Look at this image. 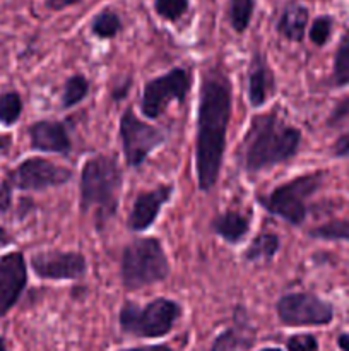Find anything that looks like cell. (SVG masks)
Instances as JSON below:
<instances>
[{
	"instance_id": "obj_16",
	"label": "cell",
	"mask_w": 349,
	"mask_h": 351,
	"mask_svg": "<svg viewBox=\"0 0 349 351\" xmlns=\"http://www.w3.org/2000/svg\"><path fill=\"white\" fill-rule=\"evenodd\" d=\"M308 24V9L300 3H291L283 10L277 23V31L291 41H300L303 38Z\"/></svg>"
},
{
	"instance_id": "obj_14",
	"label": "cell",
	"mask_w": 349,
	"mask_h": 351,
	"mask_svg": "<svg viewBox=\"0 0 349 351\" xmlns=\"http://www.w3.org/2000/svg\"><path fill=\"white\" fill-rule=\"evenodd\" d=\"M31 144L34 149L48 151V153H67L70 149L67 130L60 122L41 120L31 125Z\"/></svg>"
},
{
	"instance_id": "obj_11",
	"label": "cell",
	"mask_w": 349,
	"mask_h": 351,
	"mask_svg": "<svg viewBox=\"0 0 349 351\" xmlns=\"http://www.w3.org/2000/svg\"><path fill=\"white\" fill-rule=\"evenodd\" d=\"M34 273L44 280H77L86 273V259L77 252H41L31 259Z\"/></svg>"
},
{
	"instance_id": "obj_28",
	"label": "cell",
	"mask_w": 349,
	"mask_h": 351,
	"mask_svg": "<svg viewBox=\"0 0 349 351\" xmlns=\"http://www.w3.org/2000/svg\"><path fill=\"white\" fill-rule=\"evenodd\" d=\"M287 350L289 351H318V343L311 335L291 336V338L287 339Z\"/></svg>"
},
{
	"instance_id": "obj_21",
	"label": "cell",
	"mask_w": 349,
	"mask_h": 351,
	"mask_svg": "<svg viewBox=\"0 0 349 351\" xmlns=\"http://www.w3.org/2000/svg\"><path fill=\"white\" fill-rule=\"evenodd\" d=\"M122 27L120 17L112 10H103L92 19V33L99 38H112Z\"/></svg>"
},
{
	"instance_id": "obj_20",
	"label": "cell",
	"mask_w": 349,
	"mask_h": 351,
	"mask_svg": "<svg viewBox=\"0 0 349 351\" xmlns=\"http://www.w3.org/2000/svg\"><path fill=\"white\" fill-rule=\"evenodd\" d=\"M334 79L335 84L339 86L349 84V31L342 36L337 53H335Z\"/></svg>"
},
{
	"instance_id": "obj_19",
	"label": "cell",
	"mask_w": 349,
	"mask_h": 351,
	"mask_svg": "<svg viewBox=\"0 0 349 351\" xmlns=\"http://www.w3.org/2000/svg\"><path fill=\"white\" fill-rule=\"evenodd\" d=\"M253 14V0H229V19L238 33L248 27Z\"/></svg>"
},
{
	"instance_id": "obj_34",
	"label": "cell",
	"mask_w": 349,
	"mask_h": 351,
	"mask_svg": "<svg viewBox=\"0 0 349 351\" xmlns=\"http://www.w3.org/2000/svg\"><path fill=\"white\" fill-rule=\"evenodd\" d=\"M0 351H7V346H5V341H3V338H0Z\"/></svg>"
},
{
	"instance_id": "obj_18",
	"label": "cell",
	"mask_w": 349,
	"mask_h": 351,
	"mask_svg": "<svg viewBox=\"0 0 349 351\" xmlns=\"http://www.w3.org/2000/svg\"><path fill=\"white\" fill-rule=\"evenodd\" d=\"M279 249V239L274 233H262L250 243L248 250L245 252V257L248 261L257 259H270Z\"/></svg>"
},
{
	"instance_id": "obj_3",
	"label": "cell",
	"mask_w": 349,
	"mask_h": 351,
	"mask_svg": "<svg viewBox=\"0 0 349 351\" xmlns=\"http://www.w3.org/2000/svg\"><path fill=\"white\" fill-rule=\"evenodd\" d=\"M122 187V173L112 158L96 156L86 161L81 175L82 211L94 209L96 218L113 215Z\"/></svg>"
},
{
	"instance_id": "obj_15",
	"label": "cell",
	"mask_w": 349,
	"mask_h": 351,
	"mask_svg": "<svg viewBox=\"0 0 349 351\" xmlns=\"http://www.w3.org/2000/svg\"><path fill=\"white\" fill-rule=\"evenodd\" d=\"M274 91V75L272 71L262 62L259 55L253 58L252 69L248 75V98L253 106H260L266 103L269 95Z\"/></svg>"
},
{
	"instance_id": "obj_12",
	"label": "cell",
	"mask_w": 349,
	"mask_h": 351,
	"mask_svg": "<svg viewBox=\"0 0 349 351\" xmlns=\"http://www.w3.org/2000/svg\"><path fill=\"white\" fill-rule=\"evenodd\" d=\"M27 271L21 252H10L0 259V317L19 300L26 288Z\"/></svg>"
},
{
	"instance_id": "obj_4",
	"label": "cell",
	"mask_w": 349,
	"mask_h": 351,
	"mask_svg": "<svg viewBox=\"0 0 349 351\" xmlns=\"http://www.w3.org/2000/svg\"><path fill=\"white\" fill-rule=\"evenodd\" d=\"M168 271V259L156 239H137L123 250L122 280L129 290L164 280Z\"/></svg>"
},
{
	"instance_id": "obj_7",
	"label": "cell",
	"mask_w": 349,
	"mask_h": 351,
	"mask_svg": "<svg viewBox=\"0 0 349 351\" xmlns=\"http://www.w3.org/2000/svg\"><path fill=\"white\" fill-rule=\"evenodd\" d=\"M120 136H122L123 153L130 167H139L147 154L164 141V134L157 127L137 119L130 108L120 120Z\"/></svg>"
},
{
	"instance_id": "obj_5",
	"label": "cell",
	"mask_w": 349,
	"mask_h": 351,
	"mask_svg": "<svg viewBox=\"0 0 349 351\" xmlns=\"http://www.w3.org/2000/svg\"><path fill=\"white\" fill-rule=\"evenodd\" d=\"M180 312V305L166 298H156L146 307L125 304L120 312V324L123 331L133 336L159 338L171 331Z\"/></svg>"
},
{
	"instance_id": "obj_30",
	"label": "cell",
	"mask_w": 349,
	"mask_h": 351,
	"mask_svg": "<svg viewBox=\"0 0 349 351\" xmlns=\"http://www.w3.org/2000/svg\"><path fill=\"white\" fill-rule=\"evenodd\" d=\"M334 154L335 156H348L349 154V134H344L339 137L334 144Z\"/></svg>"
},
{
	"instance_id": "obj_25",
	"label": "cell",
	"mask_w": 349,
	"mask_h": 351,
	"mask_svg": "<svg viewBox=\"0 0 349 351\" xmlns=\"http://www.w3.org/2000/svg\"><path fill=\"white\" fill-rule=\"evenodd\" d=\"M311 235L325 240H349V221H331L315 228Z\"/></svg>"
},
{
	"instance_id": "obj_22",
	"label": "cell",
	"mask_w": 349,
	"mask_h": 351,
	"mask_svg": "<svg viewBox=\"0 0 349 351\" xmlns=\"http://www.w3.org/2000/svg\"><path fill=\"white\" fill-rule=\"evenodd\" d=\"M21 110H23V101L17 93L10 91L0 95V122L3 125H12L19 119Z\"/></svg>"
},
{
	"instance_id": "obj_26",
	"label": "cell",
	"mask_w": 349,
	"mask_h": 351,
	"mask_svg": "<svg viewBox=\"0 0 349 351\" xmlns=\"http://www.w3.org/2000/svg\"><path fill=\"white\" fill-rule=\"evenodd\" d=\"M156 12L168 21H177L187 12L188 0H156Z\"/></svg>"
},
{
	"instance_id": "obj_35",
	"label": "cell",
	"mask_w": 349,
	"mask_h": 351,
	"mask_svg": "<svg viewBox=\"0 0 349 351\" xmlns=\"http://www.w3.org/2000/svg\"><path fill=\"white\" fill-rule=\"evenodd\" d=\"M260 351H281V350H277V348H266V350H260Z\"/></svg>"
},
{
	"instance_id": "obj_32",
	"label": "cell",
	"mask_w": 349,
	"mask_h": 351,
	"mask_svg": "<svg viewBox=\"0 0 349 351\" xmlns=\"http://www.w3.org/2000/svg\"><path fill=\"white\" fill-rule=\"evenodd\" d=\"M123 351H171V350L164 345H153V346H140V348L123 350Z\"/></svg>"
},
{
	"instance_id": "obj_13",
	"label": "cell",
	"mask_w": 349,
	"mask_h": 351,
	"mask_svg": "<svg viewBox=\"0 0 349 351\" xmlns=\"http://www.w3.org/2000/svg\"><path fill=\"white\" fill-rule=\"evenodd\" d=\"M171 187L164 185V187H157L153 192H144L133 202L132 213L129 216V228L140 232V230L149 228L156 219L157 213H159L161 206L170 199Z\"/></svg>"
},
{
	"instance_id": "obj_1",
	"label": "cell",
	"mask_w": 349,
	"mask_h": 351,
	"mask_svg": "<svg viewBox=\"0 0 349 351\" xmlns=\"http://www.w3.org/2000/svg\"><path fill=\"white\" fill-rule=\"evenodd\" d=\"M229 115L231 86L219 69H211L202 82L197 119V175L202 191H211L218 182Z\"/></svg>"
},
{
	"instance_id": "obj_29",
	"label": "cell",
	"mask_w": 349,
	"mask_h": 351,
	"mask_svg": "<svg viewBox=\"0 0 349 351\" xmlns=\"http://www.w3.org/2000/svg\"><path fill=\"white\" fill-rule=\"evenodd\" d=\"M10 199H12V185L9 184V180H5L0 185V213L10 208Z\"/></svg>"
},
{
	"instance_id": "obj_9",
	"label": "cell",
	"mask_w": 349,
	"mask_h": 351,
	"mask_svg": "<svg viewBox=\"0 0 349 351\" xmlns=\"http://www.w3.org/2000/svg\"><path fill=\"white\" fill-rule=\"evenodd\" d=\"M277 314L287 326H322L332 321L334 311L315 295L293 293L277 302Z\"/></svg>"
},
{
	"instance_id": "obj_23",
	"label": "cell",
	"mask_w": 349,
	"mask_h": 351,
	"mask_svg": "<svg viewBox=\"0 0 349 351\" xmlns=\"http://www.w3.org/2000/svg\"><path fill=\"white\" fill-rule=\"evenodd\" d=\"M88 81H86L84 75H72L70 79L67 81V84H65V93H64V99H62V103H64L65 108H70V106H74L75 103L82 101L84 99V96L88 95Z\"/></svg>"
},
{
	"instance_id": "obj_6",
	"label": "cell",
	"mask_w": 349,
	"mask_h": 351,
	"mask_svg": "<svg viewBox=\"0 0 349 351\" xmlns=\"http://www.w3.org/2000/svg\"><path fill=\"white\" fill-rule=\"evenodd\" d=\"M322 184V175H303L300 178L287 182V184L277 187L272 194L260 195L259 202L272 215L281 216L283 219L289 221L291 225H300L303 223L307 208H305V199L313 194Z\"/></svg>"
},
{
	"instance_id": "obj_17",
	"label": "cell",
	"mask_w": 349,
	"mask_h": 351,
	"mask_svg": "<svg viewBox=\"0 0 349 351\" xmlns=\"http://www.w3.org/2000/svg\"><path fill=\"white\" fill-rule=\"evenodd\" d=\"M248 226L250 219L236 211H226L212 221L214 232L229 243H238L246 235Z\"/></svg>"
},
{
	"instance_id": "obj_24",
	"label": "cell",
	"mask_w": 349,
	"mask_h": 351,
	"mask_svg": "<svg viewBox=\"0 0 349 351\" xmlns=\"http://www.w3.org/2000/svg\"><path fill=\"white\" fill-rule=\"evenodd\" d=\"M250 339H245V336L240 335L236 329H228L216 339L212 351H236L238 348H248Z\"/></svg>"
},
{
	"instance_id": "obj_8",
	"label": "cell",
	"mask_w": 349,
	"mask_h": 351,
	"mask_svg": "<svg viewBox=\"0 0 349 351\" xmlns=\"http://www.w3.org/2000/svg\"><path fill=\"white\" fill-rule=\"evenodd\" d=\"M190 89V75L183 69H173L168 74L153 79L144 88L142 112L149 119H156L164 112L171 99L183 101Z\"/></svg>"
},
{
	"instance_id": "obj_2",
	"label": "cell",
	"mask_w": 349,
	"mask_h": 351,
	"mask_svg": "<svg viewBox=\"0 0 349 351\" xmlns=\"http://www.w3.org/2000/svg\"><path fill=\"white\" fill-rule=\"evenodd\" d=\"M300 137L296 129L284 125L274 113L255 117L242 144L243 167L253 173L287 161L296 154Z\"/></svg>"
},
{
	"instance_id": "obj_31",
	"label": "cell",
	"mask_w": 349,
	"mask_h": 351,
	"mask_svg": "<svg viewBox=\"0 0 349 351\" xmlns=\"http://www.w3.org/2000/svg\"><path fill=\"white\" fill-rule=\"evenodd\" d=\"M77 2H81V0H48L47 7H50V9L53 10H62L65 9V7L75 5Z\"/></svg>"
},
{
	"instance_id": "obj_33",
	"label": "cell",
	"mask_w": 349,
	"mask_h": 351,
	"mask_svg": "<svg viewBox=\"0 0 349 351\" xmlns=\"http://www.w3.org/2000/svg\"><path fill=\"white\" fill-rule=\"evenodd\" d=\"M339 346H341L342 351H349V335L339 336Z\"/></svg>"
},
{
	"instance_id": "obj_10",
	"label": "cell",
	"mask_w": 349,
	"mask_h": 351,
	"mask_svg": "<svg viewBox=\"0 0 349 351\" xmlns=\"http://www.w3.org/2000/svg\"><path fill=\"white\" fill-rule=\"evenodd\" d=\"M70 170L57 167L43 158H29L23 161L12 173L9 175V184L23 191H41L44 187L62 185L70 180Z\"/></svg>"
},
{
	"instance_id": "obj_27",
	"label": "cell",
	"mask_w": 349,
	"mask_h": 351,
	"mask_svg": "<svg viewBox=\"0 0 349 351\" xmlns=\"http://www.w3.org/2000/svg\"><path fill=\"white\" fill-rule=\"evenodd\" d=\"M332 31V19L328 16H320L313 21L310 29V40L315 45H325Z\"/></svg>"
}]
</instances>
